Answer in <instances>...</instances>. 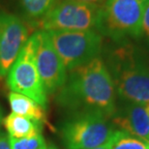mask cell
Listing matches in <instances>:
<instances>
[{
	"label": "cell",
	"instance_id": "obj_1",
	"mask_svg": "<svg viewBox=\"0 0 149 149\" xmlns=\"http://www.w3.org/2000/svg\"><path fill=\"white\" fill-rule=\"evenodd\" d=\"M56 93L58 105L73 112L97 111L111 119L116 109L114 83L101 57L69 71Z\"/></svg>",
	"mask_w": 149,
	"mask_h": 149
},
{
	"label": "cell",
	"instance_id": "obj_2",
	"mask_svg": "<svg viewBox=\"0 0 149 149\" xmlns=\"http://www.w3.org/2000/svg\"><path fill=\"white\" fill-rule=\"evenodd\" d=\"M105 64L122 101L149 105V55L146 50L131 41L114 43L107 52Z\"/></svg>",
	"mask_w": 149,
	"mask_h": 149
},
{
	"label": "cell",
	"instance_id": "obj_3",
	"mask_svg": "<svg viewBox=\"0 0 149 149\" xmlns=\"http://www.w3.org/2000/svg\"><path fill=\"white\" fill-rule=\"evenodd\" d=\"M143 7L141 0H106L100 8L97 31L113 43L141 38Z\"/></svg>",
	"mask_w": 149,
	"mask_h": 149
},
{
	"label": "cell",
	"instance_id": "obj_4",
	"mask_svg": "<svg viewBox=\"0 0 149 149\" xmlns=\"http://www.w3.org/2000/svg\"><path fill=\"white\" fill-rule=\"evenodd\" d=\"M115 130L103 113L77 111L63 122L60 136L67 149H93L105 145Z\"/></svg>",
	"mask_w": 149,
	"mask_h": 149
},
{
	"label": "cell",
	"instance_id": "obj_5",
	"mask_svg": "<svg viewBox=\"0 0 149 149\" xmlns=\"http://www.w3.org/2000/svg\"><path fill=\"white\" fill-rule=\"evenodd\" d=\"M46 32L67 71L100 57L103 50V35L97 30Z\"/></svg>",
	"mask_w": 149,
	"mask_h": 149
},
{
	"label": "cell",
	"instance_id": "obj_6",
	"mask_svg": "<svg viewBox=\"0 0 149 149\" xmlns=\"http://www.w3.org/2000/svg\"><path fill=\"white\" fill-rule=\"evenodd\" d=\"M100 8L77 0H56L36 24L44 31L97 30Z\"/></svg>",
	"mask_w": 149,
	"mask_h": 149
},
{
	"label": "cell",
	"instance_id": "obj_7",
	"mask_svg": "<svg viewBox=\"0 0 149 149\" xmlns=\"http://www.w3.org/2000/svg\"><path fill=\"white\" fill-rule=\"evenodd\" d=\"M7 84L13 92L30 98L45 109L47 105V94L44 87L35 63V45L33 37L20 50L7 74Z\"/></svg>",
	"mask_w": 149,
	"mask_h": 149
},
{
	"label": "cell",
	"instance_id": "obj_8",
	"mask_svg": "<svg viewBox=\"0 0 149 149\" xmlns=\"http://www.w3.org/2000/svg\"><path fill=\"white\" fill-rule=\"evenodd\" d=\"M35 45V63L47 94L56 93L67 80V69L46 31L32 34Z\"/></svg>",
	"mask_w": 149,
	"mask_h": 149
},
{
	"label": "cell",
	"instance_id": "obj_9",
	"mask_svg": "<svg viewBox=\"0 0 149 149\" xmlns=\"http://www.w3.org/2000/svg\"><path fill=\"white\" fill-rule=\"evenodd\" d=\"M28 28L16 15L0 12V79L6 77L28 40Z\"/></svg>",
	"mask_w": 149,
	"mask_h": 149
},
{
	"label": "cell",
	"instance_id": "obj_10",
	"mask_svg": "<svg viewBox=\"0 0 149 149\" xmlns=\"http://www.w3.org/2000/svg\"><path fill=\"white\" fill-rule=\"evenodd\" d=\"M111 122L119 130L149 142V105L122 101L121 105L116 107Z\"/></svg>",
	"mask_w": 149,
	"mask_h": 149
},
{
	"label": "cell",
	"instance_id": "obj_11",
	"mask_svg": "<svg viewBox=\"0 0 149 149\" xmlns=\"http://www.w3.org/2000/svg\"><path fill=\"white\" fill-rule=\"evenodd\" d=\"M8 99L14 113L40 122L42 124L47 122L45 109L30 98L11 91L9 93Z\"/></svg>",
	"mask_w": 149,
	"mask_h": 149
},
{
	"label": "cell",
	"instance_id": "obj_12",
	"mask_svg": "<svg viewBox=\"0 0 149 149\" xmlns=\"http://www.w3.org/2000/svg\"><path fill=\"white\" fill-rule=\"evenodd\" d=\"M3 124L11 138H27L41 134L42 123L12 112L4 118Z\"/></svg>",
	"mask_w": 149,
	"mask_h": 149
},
{
	"label": "cell",
	"instance_id": "obj_13",
	"mask_svg": "<svg viewBox=\"0 0 149 149\" xmlns=\"http://www.w3.org/2000/svg\"><path fill=\"white\" fill-rule=\"evenodd\" d=\"M106 146L108 149H149V142L117 129L112 133Z\"/></svg>",
	"mask_w": 149,
	"mask_h": 149
},
{
	"label": "cell",
	"instance_id": "obj_14",
	"mask_svg": "<svg viewBox=\"0 0 149 149\" xmlns=\"http://www.w3.org/2000/svg\"><path fill=\"white\" fill-rule=\"evenodd\" d=\"M55 2L56 0H19V6L25 19L37 23Z\"/></svg>",
	"mask_w": 149,
	"mask_h": 149
},
{
	"label": "cell",
	"instance_id": "obj_15",
	"mask_svg": "<svg viewBox=\"0 0 149 149\" xmlns=\"http://www.w3.org/2000/svg\"><path fill=\"white\" fill-rule=\"evenodd\" d=\"M9 139H10L11 149H39L46 145V141H45L42 134L20 139L9 136Z\"/></svg>",
	"mask_w": 149,
	"mask_h": 149
},
{
	"label": "cell",
	"instance_id": "obj_16",
	"mask_svg": "<svg viewBox=\"0 0 149 149\" xmlns=\"http://www.w3.org/2000/svg\"><path fill=\"white\" fill-rule=\"evenodd\" d=\"M141 37H144L149 42V1L144 3L143 15L141 22Z\"/></svg>",
	"mask_w": 149,
	"mask_h": 149
},
{
	"label": "cell",
	"instance_id": "obj_17",
	"mask_svg": "<svg viewBox=\"0 0 149 149\" xmlns=\"http://www.w3.org/2000/svg\"><path fill=\"white\" fill-rule=\"evenodd\" d=\"M0 149H11L10 139L4 133H0Z\"/></svg>",
	"mask_w": 149,
	"mask_h": 149
},
{
	"label": "cell",
	"instance_id": "obj_18",
	"mask_svg": "<svg viewBox=\"0 0 149 149\" xmlns=\"http://www.w3.org/2000/svg\"><path fill=\"white\" fill-rule=\"evenodd\" d=\"M77 1H80L83 3H87V4L91 5H97V6H102L105 3L106 0H77Z\"/></svg>",
	"mask_w": 149,
	"mask_h": 149
},
{
	"label": "cell",
	"instance_id": "obj_19",
	"mask_svg": "<svg viewBox=\"0 0 149 149\" xmlns=\"http://www.w3.org/2000/svg\"><path fill=\"white\" fill-rule=\"evenodd\" d=\"M93 149H108V147L105 145H102V146H99V147H96V148H93Z\"/></svg>",
	"mask_w": 149,
	"mask_h": 149
},
{
	"label": "cell",
	"instance_id": "obj_20",
	"mask_svg": "<svg viewBox=\"0 0 149 149\" xmlns=\"http://www.w3.org/2000/svg\"><path fill=\"white\" fill-rule=\"evenodd\" d=\"M47 149H57V148H56V147L54 146V145L50 144V145H49V148H47Z\"/></svg>",
	"mask_w": 149,
	"mask_h": 149
},
{
	"label": "cell",
	"instance_id": "obj_21",
	"mask_svg": "<svg viewBox=\"0 0 149 149\" xmlns=\"http://www.w3.org/2000/svg\"><path fill=\"white\" fill-rule=\"evenodd\" d=\"M2 121V111H1V108H0V123Z\"/></svg>",
	"mask_w": 149,
	"mask_h": 149
},
{
	"label": "cell",
	"instance_id": "obj_22",
	"mask_svg": "<svg viewBox=\"0 0 149 149\" xmlns=\"http://www.w3.org/2000/svg\"><path fill=\"white\" fill-rule=\"evenodd\" d=\"M39 149H47V145H44V146H42V147H40Z\"/></svg>",
	"mask_w": 149,
	"mask_h": 149
},
{
	"label": "cell",
	"instance_id": "obj_23",
	"mask_svg": "<svg viewBox=\"0 0 149 149\" xmlns=\"http://www.w3.org/2000/svg\"><path fill=\"white\" fill-rule=\"evenodd\" d=\"M141 1H142V2H143V3H145V2H147V1H149V0H141Z\"/></svg>",
	"mask_w": 149,
	"mask_h": 149
}]
</instances>
